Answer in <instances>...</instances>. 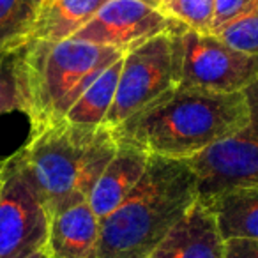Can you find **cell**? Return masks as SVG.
<instances>
[{"mask_svg": "<svg viewBox=\"0 0 258 258\" xmlns=\"http://www.w3.org/2000/svg\"><path fill=\"white\" fill-rule=\"evenodd\" d=\"M115 151L117 138L108 125L75 124L64 118L30 133L15 156L51 218L89 202Z\"/></svg>", "mask_w": 258, "mask_h": 258, "instance_id": "cell-2", "label": "cell"}, {"mask_svg": "<svg viewBox=\"0 0 258 258\" xmlns=\"http://www.w3.org/2000/svg\"><path fill=\"white\" fill-rule=\"evenodd\" d=\"M247 90L211 92L173 87L113 129L152 156L189 159L251 124Z\"/></svg>", "mask_w": 258, "mask_h": 258, "instance_id": "cell-1", "label": "cell"}, {"mask_svg": "<svg viewBox=\"0 0 258 258\" xmlns=\"http://www.w3.org/2000/svg\"><path fill=\"white\" fill-rule=\"evenodd\" d=\"M251 124L240 133L186 159L198 179L200 198L232 187L258 186V82L247 89Z\"/></svg>", "mask_w": 258, "mask_h": 258, "instance_id": "cell-8", "label": "cell"}, {"mask_svg": "<svg viewBox=\"0 0 258 258\" xmlns=\"http://www.w3.org/2000/svg\"><path fill=\"white\" fill-rule=\"evenodd\" d=\"M0 163H2V158H0Z\"/></svg>", "mask_w": 258, "mask_h": 258, "instance_id": "cell-25", "label": "cell"}, {"mask_svg": "<svg viewBox=\"0 0 258 258\" xmlns=\"http://www.w3.org/2000/svg\"><path fill=\"white\" fill-rule=\"evenodd\" d=\"M225 258H258V239H228Z\"/></svg>", "mask_w": 258, "mask_h": 258, "instance_id": "cell-21", "label": "cell"}, {"mask_svg": "<svg viewBox=\"0 0 258 258\" xmlns=\"http://www.w3.org/2000/svg\"><path fill=\"white\" fill-rule=\"evenodd\" d=\"M0 189H2V179H0Z\"/></svg>", "mask_w": 258, "mask_h": 258, "instance_id": "cell-24", "label": "cell"}, {"mask_svg": "<svg viewBox=\"0 0 258 258\" xmlns=\"http://www.w3.org/2000/svg\"><path fill=\"white\" fill-rule=\"evenodd\" d=\"M122 55L120 50L75 37L60 43L27 41L29 110L25 115L30 133L64 120L90 83Z\"/></svg>", "mask_w": 258, "mask_h": 258, "instance_id": "cell-4", "label": "cell"}, {"mask_svg": "<svg viewBox=\"0 0 258 258\" xmlns=\"http://www.w3.org/2000/svg\"><path fill=\"white\" fill-rule=\"evenodd\" d=\"M99 218L89 202L50 218L46 249L50 258H99Z\"/></svg>", "mask_w": 258, "mask_h": 258, "instance_id": "cell-12", "label": "cell"}, {"mask_svg": "<svg viewBox=\"0 0 258 258\" xmlns=\"http://www.w3.org/2000/svg\"><path fill=\"white\" fill-rule=\"evenodd\" d=\"M225 244L214 212L198 198L149 258H225Z\"/></svg>", "mask_w": 258, "mask_h": 258, "instance_id": "cell-10", "label": "cell"}, {"mask_svg": "<svg viewBox=\"0 0 258 258\" xmlns=\"http://www.w3.org/2000/svg\"><path fill=\"white\" fill-rule=\"evenodd\" d=\"M218 219L223 239H258V186L232 187L200 198Z\"/></svg>", "mask_w": 258, "mask_h": 258, "instance_id": "cell-13", "label": "cell"}, {"mask_svg": "<svg viewBox=\"0 0 258 258\" xmlns=\"http://www.w3.org/2000/svg\"><path fill=\"white\" fill-rule=\"evenodd\" d=\"M198 198V179L186 159L151 154L129 197L99 219V258H149Z\"/></svg>", "mask_w": 258, "mask_h": 258, "instance_id": "cell-3", "label": "cell"}, {"mask_svg": "<svg viewBox=\"0 0 258 258\" xmlns=\"http://www.w3.org/2000/svg\"><path fill=\"white\" fill-rule=\"evenodd\" d=\"M0 258H27L46 246L50 214L15 154L0 163Z\"/></svg>", "mask_w": 258, "mask_h": 258, "instance_id": "cell-7", "label": "cell"}, {"mask_svg": "<svg viewBox=\"0 0 258 258\" xmlns=\"http://www.w3.org/2000/svg\"><path fill=\"white\" fill-rule=\"evenodd\" d=\"M106 2L108 0H46L30 39L50 43L71 39Z\"/></svg>", "mask_w": 258, "mask_h": 258, "instance_id": "cell-14", "label": "cell"}, {"mask_svg": "<svg viewBox=\"0 0 258 258\" xmlns=\"http://www.w3.org/2000/svg\"><path fill=\"white\" fill-rule=\"evenodd\" d=\"M173 87L172 32H165L124 53L117 92L104 125L117 129Z\"/></svg>", "mask_w": 258, "mask_h": 258, "instance_id": "cell-6", "label": "cell"}, {"mask_svg": "<svg viewBox=\"0 0 258 258\" xmlns=\"http://www.w3.org/2000/svg\"><path fill=\"white\" fill-rule=\"evenodd\" d=\"M46 0H0V51L25 44Z\"/></svg>", "mask_w": 258, "mask_h": 258, "instance_id": "cell-17", "label": "cell"}, {"mask_svg": "<svg viewBox=\"0 0 258 258\" xmlns=\"http://www.w3.org/2000/svg\"><path fill=\"white\" fill-rule=\"evenodd\" d=\"M120 68H122V58H118L110 68L104 69L90 83L89 89L80 96V99L73 104V108L66 115V120L75 122V124H87V125L104 124V118H106L108 111H110L115 99Z\"/></svg>", "mask_w": 258, "mask_h": 258, "instance_id": "cell-15", "label": "cell"}, {"mask_svg": "<svg viewBox=\"0 0 258 258\" xmlns=\"http://www.w3.org/2000/svg\"><path fill=\"white\" fill-rule=\"evenodd\" d=\"M258 0H216L214 22H212V34H216L219 29L235 20L247 9H251Z\"/></svg>", "mask_w": 258, "mask_h": 258, "instance_id": "cell-20", "label": "cell"}, {"mask_svg": "<svg viewBox=\"0 0 258 258\" xmlns=\"http://www.w3.org/2000/svg\"><path fill=\"white\" fill-rule=\"evenodd\" d=\"M158 8L166 18L200 34H212L216 0H159Z\"/></svg>", "mask_w": 258, "mask_h": 258, "instance_id": "cell-18", "label": "cell"}, {"mask_svg": "<svg viewBox=\"0 0 258 258\" xmlns=\"http://www.w3.org/2000/svg\"><path fill=\"white\" fill-rule=\"evenodd\" d=\"M216 36L233 50L247 55H258V2L219 29Z\"/></svg>", "mask_w": 258, "mask_h": 258, "instance_id": "cell-19", "label": "cell"}, {"mask_svg": "<svg viewBox=\"0 0 258 258\" xmlns=\"http://www.w3.org/2000/svg\"><path fill=\"white\" fill-rule=\"evenodd\" d=\"M151 2H154V4H158V2H159V0H151Z\"/></svg>", "mask_w": 258, "mask_h": 258, "instance_id": "cell-23", "label": "cell"}, {"mask_svg": "<svg viewBox=\"0 0 258 258\" xmlns=\"http://www.w3.org/2000/svg\"><path fill=\"white\" fill-rule=\"evenodd\" d=\"M27 258H50V253H48L46 246H44V247H41L39 251H36V253H32L30 256H27Z\"/></svg>", "mask_w": 258, "mask_h": 258, "instance_id": "cell-22", "label": "cell"}, {"mask_svg": "<svg viewBox=\"0 0 258 258\" xmlns=\"http://www.w3.org/2000/svg\"><path fill=\"white\" fill-rule=\"evenodd\" d=\"M180 27L151 0H108L97 15L76 32L75 39L120 50L122 53Z\"/></svg>", "mask_w": 258, "mask_h": 258, "instance_id": "cell-9", "label": "cell"}, {"mask_svg": "<svg viewBox=\"0 0 258 258\" xmlns=\"http://www.w3.org/2000/svg\"><path fill=\"white\" fill-rule=\"evenodd\" d=\"M29 110L27 43L0 51V115Z\"/></svg>", "mask_w": 258, "mask_h": 258, "instance_id": "cell-16", "label": "cell"}, {"mask_svg": "<svg viewBox=\"0 0 258 258\" xmlns=\"http://www.w3.org/2000/svg\"><path fill=\"white\" fill-rule=\"evenodd\" d=\"M172 64L175 87L242 92L258 82V55L237 51L216 34L182 25L172 32Z\"/></svg>", "mask_w": 258, "mask_h": 258, "instance_id": "cell-5", "label": "cell"}, {"mask_svg": "<svg viewBox=\"0 0 258 258\" xmlns=\"http://www.w3.org/2000/svg\"><path fill=\"white\" fill-rule=\"evenodd\" d=\"M117 138V151L97 179L89 205L99 219L115 211L144 177L149 165V154L142 147L125 138Z\"/></svg>", "mask_w": 258, "mask_h": 258, "instance_id": "cell-11", "label": "cell"}]
</instances>
